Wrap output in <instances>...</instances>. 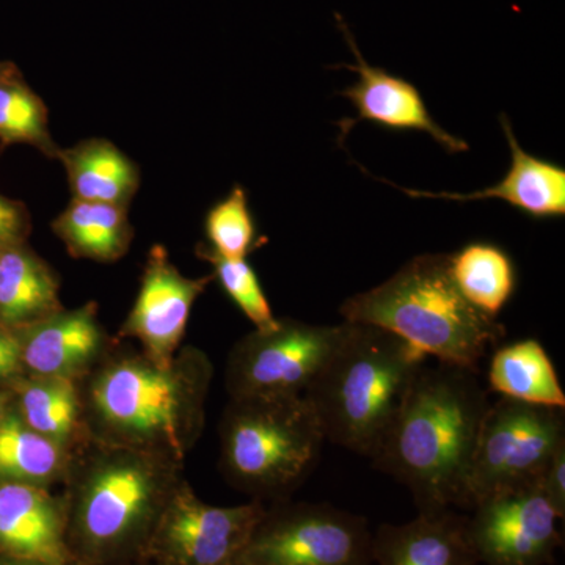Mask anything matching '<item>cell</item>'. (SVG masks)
<instances>
[{
    "mask_svg": "<svg viewBox=\"0 0 565 565\" xmlns=\"http://www.w3.org/2000/svg\"><path fill=\"white\" fill-rule=\"evenodd\" d=\"M489 404L476 371L424 364L371 457L373 467L407 487L418 512L465 509L471 456Z\"/></svg>",
    "mask_w": 565,
    "mask_h": 565,
    "instance_id": "6da1fadb",
    "label": "cell"
},
{
    "mask_svg": "<svg viewBox=\"0 0 565 565\" xmlns=\"http://www.w3.org/2000/svg\"><path fill=\"white\" fill-rule=\"evenodd\" d=\"M212 379L206 353L185 349L169 366L147 355L99 367L88 385L84 418L99 444L139 449L180 465L204 427Z\"/></svg>",
    "mask_w": 565,
    "mask_h": 565,
    "instance_id": "7a4b0ae2",
    "label": "cell"
},
{
    "mask_svg": "<svg viewBox=\"0 0 565 565\" xmlns=\"http://www.w3.org/2000/svg\"><path fill=\"white\" fill-rule=\"evenodd\" d=\"M178 484L177 463L139 449L99 444L74 471L63 501L71 565L145 561Z\"/></svg>",
    "mask_w": 565,
    "mask_h": 565,
    "instance_id": "3957f363",
    "label": "cell"
},
{
    "mask_svg": "<svg viewBox=\"0 0 565 565\" xmlns=\"http://www.w3.org/2000/svg\"><path fill=\"white\" fill-rule=\"evenodd\" d=\"M340 313L344 322L396 334L427 359L476 373L505 337L503 323L463 299L445 253L416 256L382 285L345 300Z\"/></svg>",
    "mask_w": 565,
    "mask_h": 565,
    "instance_id": "277c9868",
    "label": "cell"
},
{
    "mask_svg": "<svg viewBox=\"0 0 565 565\" xmlns=\"http://www.w3.org/2000/svg\"><path fill=\"white\" fill-rule=\"evenodd\" d=\"M348 323L343 343L303 396L327 441L371 459L429 359L386 330Z\"/></svg>",
    "mask_w": 565,
    "mask_h": 565,
    "instance_id": "5b68a950",
    "label": "cell"
},
{
    "mask_svg": "<svg viewBox=\"0 0 565 565\" xmlns=\"http://www.w3.org/2000/svg\"><path fill=\"white\" fill-rule=\"evenodd\" d=\"M326 441L305 396L232 399L221 424L222 471L241 492L280 503L307 481Z\"/></svg>",
    "mask_w": 565,
    "mask_h": 565,
    "instance_id": "8992f818",
    "label": "cell"
},
{
    "mask_svg": "<svg viewBox=\"0 0 565 565\" xmlns=\"http://www.w3.org/2000/svg\"><path fill=\"white\" fill-rule=\"evenodd\" d=\"M565 446V408L500 399L487 407L476 440L465 509L505 490L539 486Z\"/></svg>",
    "mask_w": 565,
    "mask_h": 565,
    "instance_id": "52a82bcc",
    "label": "cell"
},
{
    "mask_svg": "<svg viewBox=\"0 0 565 565\" xmlns=\"http://www.w3.org/2000/svg\"><path fill=\"white\" fill-rule=\"evenodd\" d=\"M349 323L319 326L278 319L270 330H255L232 351L226 386L232 399L303 396L343 343Z\"/></svg>",
    "mask_w": 565,
    "mask_h": 565,
    "instance_id": "ba28073f",
    "label": "cell"
},
{
    "mask_svg": "<svg viewBox=\"0 0 565 565\" xmlns=\"http://www.w3.org/2000/svg\"><path fill=\"white\" fill-rule=\"evenodd\" d=\"M241 559L248 565H370L366 519L326 503H275Z\"/></svg>",
    "mask_w": 565,
    "mask_h": 565,
    "instance_id": "9c48e42d",
    "label": "cell"
},
{
    "mask_svg": "<svg viewBox=\"0 0 565 565\" xmlns=\"http://www.w3.org/2000/svg\"><path fill=\"white\" fill-rule=\"evenodd\" d=\"M267 508L263 501L218 508L181 482L163 508L145 561L154 565H233L243 557Z\"/></svg>",
    "mask_w": 565,
    "mask_h": 565,
    "instance_id": "30bf717a",
    "label": "cell"
},
{
    "mask_svg": "<svg viewBox=\"0 0 565 565\" xmlns=\"http://www.w3.org/2000/svg\"><path fill=\"white\" fill-rule=\"evenodd\" d=\"M470 512L468 531L479 564L550 565L564 544L563 519L539 486L492 494Z\"/></svg>",
    "mask_w": 565,
    "mask_h": 565,
    "instance_id": "8fae6325",
    "label": "cell"
},
{
    "mask_svg": "<svg viewBox=\"0 0 565 565\" xmlns=\"http://www.w3.org/2000/svg\"><path fill=\"white\" fill-rule=\"evenodd\" d=\"M214 277L189 278L154 245L148 255L136 303L122 323L121 337L134 338L143 355L161 366L177 356L193 305Z\"/></svg>",
    "mask_w": 565,
    "mask_h": 565,
    "instance_id": "7c38bea8",
    "label": "cell"
},
{
    "mask_svg": "<svg viewBox=\"0 0 565 565\" xmlns=\"http://www.w3.org/2000/svg\"><path fill=\"white\" fill-rule=\"evenodd\" d=\"M344 35L355 55V63L345 68L355 71L359 74V81L341 92V95L352 103L359 118L355 120L345 118L338 122L341 128V139H344L353 126L359 125V121H371L384 126V128L394 129V131L429 134L448 152L468 151L470 147L467 141L445 131L430 117L422 93L414 84L403 77L393 76L388 71L371 66L356 50L348 31H344Z\"/></svg>",
    "mask_w": 565,
    "mask_h": 565,
    "instance_id": "4fadbf2b",
    "label": "cell"
},
{
    "mask_svg": "<svg viewBox=\"0 0 565 565\" xmlns=\"http://www.w3.org/2000/svg\"><path fill=\"white\" fill-rule=\"evenodd\" d=\"M65 504L44 487L0 481V555L71 565Z\"/></svg>",
    "mask_w": 565,
    "mask_h": 565,
    "instance_id": "5bb4252c",
    "label": "cell"
},
{
    "mask_svg": "<svg viewBox=\"0 0 565 565\" xmlns=\"http://www.w3.org/2000/svg\"><path fill=\"white\" fill-rule=\"evenodd\" d=\"M22 366L36 377L74 379L87 371L103 352L104 332L96 303L57 311L18 330Z\"/></svg>",
    "mask_w": 565,
    "mask_h": 565,
    "instance_id": "9a60e30c",
    "label": "cell"
},
{
    "mask_svg": "<svg viewBox=\"0 0 565 565\" xmlns=\"http://www.w3.org/2000/svg\"><path fill=\"white\" fill-rule=\"evenodd\" d=\"M377 565H479L468 515L452 509L418 512L401 525L385 523L373 534Z\"/></svg>",
    "mask_w": 565,
    "mask_h": 565,
    "instance_id": "2e32d148",
    "label": "cell"
},
{
    "mask_svg": "<svg viewBox=\"0 0 565 565\" xmlns=\"http://www.w3.org/2000/svg\"><path fill=\"white\" fill-rule=\"evenodd\" d=\"M500 121L505 140L511 148V169L497 185L473 193L412 191V189L392 184L393 188H397L411 196L455 200V202L500 199L533 218L564 217L565 170L557 163L535 158L523 150L512 131L508 117L501 115Z\"/></svg>",
    "mask_w": 565,
    "mask_h": 565,
    "instance_id": "e0dca14e",
    "label": "cell"
},
{
    "mask_svg": "<svg viewBox=\"0 0 565 565\" xmlns=\"http://www.w3.org/2000/svg\"><path fill=\"white\" fill-rule=\"evenodd\" d=\"M57 161L65 167L74 200L129 210L139 191V169L109 140L87 139L74 147L61 148Z\"/></svg>",
    "mask_w": 565,
    "mask_h": 565,
    "instance_id": "ac0fdd59",
    "label": "cell"
},
{
    "mask_svg": "<svg viewBox=\"0 0 565 565\" xmlns=\"http://www.w3.org/2000/svg\"><path fill=\"white\" fill-rule=\"evenodd\" d=\"M62 310L51 267L24 244L0 253V323L24 329Z\"/></svg>",
    "mask_w": 565,
    "mask_h": 565,
    "instance_id": "d6986e66",
    "label": "cell"
},
{
    "mask_svg": "<svg viewBox=\"0 0 565 565\" xmlns=\"http://www.w3.org/2000/svg\"><path fill=\"white\" fill-rule=\"evenodd\" d=\"M492 392L520 403L565 408V393L548 352L537 340L498 345L489 363Z\"/></svg>",
    "mask_w": 565,
    "mask_h": 565,
    "instance_id": "ffe728a7",
    "label": "cell"
},
{
    "mask_svg": "<svg viewBox=\"0 0 565 565\" xmlns=\"http://www.w3.org/2000/svg\"><path fill=\"white\" fill-rule=\"evenodd\" d=\"M52 232L74 258L114 263L131 247L134 230L126 207L71 200L52 222Z\"/></svg>",
    "mask_w": 565,
    "mask_h": 565,
    "instance_id": "44dd1931",
    "label": "cell"
},
{
    "mask_svg": "<svg viewBox=\"0 0 565 565\" xmlns=\"http://www.w3.org/2000/svg\"><path fill=\"white\" fill-rule=\"evenodd\" d=\"M449 273L463 299L492 319H498L515 291L514 262L498 245H465L449 255Z\"/></svg>",
    "mask_w": 565,
    "mask_h": 565,
    "instance_id": "7402d4cb",
    "label": "cell"
},
{
    "mask_svg": "<svg viewBox=\"0 0 565 565\" xmlns=\"http://www.w3.org/2000/svg\"><path fill=\"white\" fill-rule=\"evenodd\" d=\"M66 468V449L33 430L20 412L0 422V481L46 487Z\"/></svg>",
    "mask_w": 565,
    "mask_h": 565,
    "instance_id": "603a6c76",
    "label": "cell"
},
{
    "mask_svg": "<svg viewBox=\"0 0 565 565\" xmlns=\"http://www.w3.org/2000/svg\"><path fill=\"white\" fill-rule=\"evenodd\" d=\"M20 412L29 427L68 448L79 434L84 405L74 379L36 377L20 388Z\"/></svg>",
    "mask_w": 565,
    "mask_h": 565,
    "instance_id": "cb8c5ba5",
    "label": "cell"
},
{
    "mask_svg": "<svg viewBox=\"0 0 565 565\" xmlns=\"http://www.w3.org/2000/svg\"><path fill=\"white\" fill-rule=\"evenodd\" d=\"M17 143L31 145L51 159L61 151L50 132L46 104L25 84L20 70L0 82V151Z\"/></svg>",
    "mask_w": 565,
    "mask_h": 565,
    "instance_id": "d4e9b609",
    "label": "cell"
},
{
    "mask_svg": "<svg viewBox=\"0 0 565 565\" xmlns=\"http://www.w3.org/2000/svg\"><path fill=\"white\" fill-rule=\"evenodd\" d=\"M196 255L211 264L223 291L250 319L255 330L264 332L277 326L278 319L275 318L273 307L263 291L262 281L247 259L223 258L207 244L199 245Z\"/></svg>",
    "mask_w": 565,
    "mask_h": 565,
    "instance_id": "484cf974",
    "label": "cell"
},
{
    "mask_svg": "<svg viewBox=\"0 0 565 565\" xmlns=\"http://www.w3.org/2000/svg\"><path fill=\"white\" fill-rule=\"evenodd\" d=\"M204 230L210 241L207 245L217 255L226 259H247L256 248L258 233L244 188L236 185L207 212Z\"/></svg>",
    "mask_w": 565,
    "mask_h": 565,
    "instance_id": "4316f807",
    "label": "cell"
},
{
    "mask_svg": "<svg viewBox=\"0 0 565 565\" xmlns=\"http://www.w3.org/2000/svg\"><path fill=\"white\" fill-rule=\"evenodd\" d=\"M31 233V214L17 200L0 195V248L24 244Z\"/></svg>",
    "mask_w": 565,
    "mask_h": 565,
    "instance_id": "83f0119b",
    "label": "cell"
},
{
    "mask_svg": "<svg viewBox=\"0 0 565 565\" xmlns=\"http://www.w3.org/2000/svg\"><path fill=\"white\" fill-rule=\"evenodd\" d=\"M542 493L553 505L561 519H565V446L556 452L546 468L541 482Z\"/></svg>",
    "mask_w": 565,
    "mask_h": 565,
    "instance_id": "f1b7e54d",
    "label": "cell"
},
{
    "mask_svg": "<svg viewBox=\"0 0 565 565\" xmlns=\"http://www.w3.org/2000/svg\"><path fill=\"white\" fill-rule=\"evenodd\" d=\"M21 370V343L17 330L0 323V381L14 377Z\"/></svg>",
    "mask_w": 565,
    "mask_h": 565,
    "instance_id": "f546056e",
    "label": "cell"
},
{
    "mask_svg": "<svg viewBox=\"0 0 565 565\" xmlns=\"http://www.w3.org/2000/svg\"><path fill=\"white\" fill-rule=\"evenodd\" d=\"M0 565H54L39 563V561L17 559V557L0 555Z\"/></svg>",
    "mask_w": 565,
    "mask_h": 565,
    "instance_id": "4dcf8cb0",
    "label": "cell"
},
{
    "mask_svg": "<svg viewBox=\"0 0 565 565\" xmlns=\"http://www.w3.org/2000/svg\"><path fill=\"white\" fill-rule=\"evenodd\" d=\"M18 70V66L11 62H0V82L7 79L10 74H13Z\"/></svg>",
    "mask_w": 565,
    "mask_h": 565,
    "instance_id": "1f68e13d",
    "label": "cell"
},
{
    "mask_svg": "<svg viewBox=\"0 0 565 565\" xmlns=\"http://www.w3.org/2000/svg\"><path fill=\"white\" fill-rule=\"evenodd\" d=\"M7 405H9V397H7L6 394H0V422H2L3 416L9 412Z\"/></svg>",
    "mask_w": 565,
    "mask_h": 565,
    "instance_id": "d6a6232c",
    "label": "cell"
},
{
    "mask_svg": "<svg viewBox=\"0 0 565 565\" xmlns=\"http://www.w3.org/2000/svg\"><path fill=\"white\" fill-rule=\"evenodd\" d=\"M233 565H248L247 563H244L243 559L237 561V563H234Z\"/></svg>",
    "mask_w": 565,
    "mask_h": 565,
    "instance_id": "836d02e7",
    "label": "cell"
},
{
    "mask_svg": "<svg viewBox=\"0 0 565 565\" xmlns=\"http://www.w3.org/2000/svg\"><path fill=\"white\" fill-rule=\"evenodd\" d=\"M126 565H140L139 563H134V564H126Z\"/></svg>",
    "mask_w": 565,
    "mask_h": 565,
    "instance_id": "e575fe53",
    "label": "cell"
},
{
    "mask_svg": "<svg viewBox=\"0 0 565 565\" xmlns=\"http://www.w3.org/2000/svg\"><path fill=\"white\" fill-rule=\"evenodd\" d=\"M3 248H0V253H2Z\"/></svg>",
    "mask_w": 565,
    "mask_h": 565,
    "instance_id": "d590c367",
    "label": "cell"
}]
</instances>
